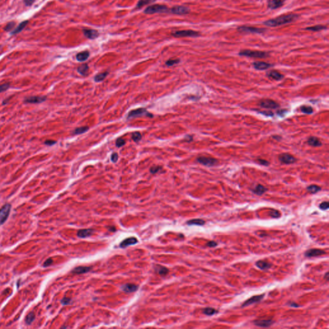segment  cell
Listing matches in <instances>:
<instances>
[{
	"instance_id": "17",
	"label": "cell",
	"mask_w": 329,
	"mask_h": 329,
	"mask_svg": "<svg viewBox=\"0 0 329 329\" xmlns=\"http://www.w3.org/2000/svg\"><path fill=\"white\" fill-rule=\"evenodd\" d=\"M136 243H138V239L136 238L129 237L126 238V239H125L124 240H123L120 244V247H122V248H125V247H127L129 246L136 244Z\"/></svg>"
},
{
	"instance_id": "8",
	"label": "cell",
	"mask_w": 329,
	"mask_h": 329,
	"mask_svg": "<svg viewBox=\"0 0 329 329\" xmlns=\"http://www.w3.org/2000/svg\"><path fill=\"white\" fill-rule=\"evenodd\" d=\"M143 115L147 116L153 117V115L149 113V112H148L144 108H139L130 111L129 112L127 117L128 119H131V118L142 116H143Z\"/></svg>"
},
{
	"instance_id": "48",
	"label": "cell",
	"mask_w": 329,
	"mask_h": 329,
	"mask_svg": "<svg viewBox=\"0 0 329 329\" xmlns=\"http://www.w3.org/2000/svg\"><path fill=\"white\" fill-rule=\"evenodd\" d=\"M72 300L71 299L67 298H64L61 300V303L63 305H69L71 303Z\"/></svg>"
},
{
	"instance_id": "5",
	"label": "cell",
	"mask_w": 329,
	"mask_h": 329,
	"mask_svg": "<svg viewBox=\"0 0 329 329\" xmlns=\"http://www.w3.org/2000/svg\"><path fill=\"white\" fill-rule=\"evenodd\" d=\"M11 209V205L6 204L0 209V226L3 224L9 216Z\"/></svg>"
},
{
	"instance_id": "40",
	"label": "cell",
	"mask_w": 329,
	"mask_h": 329,
	"mask_svg": "<svg viewBox=\"0 0 329 329\" xmlns=\"http://www.w3.org/2000/svg\"><path fill=\"white\" fill-rule=\"evenodd\" d=\"M132 139H133L135 142H139L140 140L142 139V135L139 132H135L132 134Z\"/></svg>"
},
{
	"instance_id": "4",
	"label": "cell",
	"mask_w": 329,
	"mask_h": 329,
	"mask_svg": "<svg viewBox=\"0 0 329 329\" xmlns=\"http://www.w3.org/2000/svg\"><path fill=\"white\" fill-rule=\"evenodd\" d=\"M172 35L175 37H196L200 35V33L192 30H185L176 31L172 33Z\"/></svg>"
},
{
	"instance_id": "12",
	"label": "cell",
	"mask_w": 329,
	"mask_h": 329,
	"mask_svg": "<svg viewBox=\"0 0 329 329\" xmlns=\"http://www.w3.org/2000/svg\"><path fill=\"white\" fill-rule=\"evenodd\" d=\"M264 296H265V294H263L257 295V296H254L251 298H250L249 300H246V302L243 303L242 305V307H246V306H249L250 305L253 304V303L260 302V301L263 299V298L264 297Z\"/></svg>"
},
{
	"instance_id": "57",
	"label": "cell",
	"mask_w": 329,
	"mask_h": 329,
	"mask_svg": "<svg viewBox=\"0 0 329 329\" xmlns=\"http://www.w3.org/2000/svg\"><path fill=\"white\" fill-rule=\"evenodd\" d=\"M286 112H287V110H285H285H280L277 112V113L279 114L280 116H283V115H284Z\"/></svg>"
},
{
	"instance_id": "30",
	"label": "cell",
	"mask_w": 329,
	"mask_h": 329,
	"mask_svg": "<svg viewBox=\"0 0 329 329\" xmlns=\"http://www.w3.org/2000/svg\"><path fill=\"white\" fill-rule=\"evenodd\" d=\"M205 224V221L201 219H192L187 222L188 225H198V226H203Z\"/></svg>"
},
{
	"instance_id": "23",
	"label": "cell",
	"mask_w": 329,
	"mask_h": 329,
	"mask_svg": "<svg viewBox=\"0 0 329 329\" xmlns=\"http://www.w3.org/2000/svg\"><path fill=\"white\" fill-rule=\"evenodd\" d=\"M121 289H122L124 292H127V293H130V292H133L134 291H136L138 289V286L135 284H133V283H127V284L122 285Z\"/></svg>"
},
{
	"instance_id": "36",
	"label": "cell",
	"mask_w": 329,
	"mask_h": 329,
	"mask_svg": "<svg viewBox=\"0 0 329 329\" xmlns=\"http://www.w3.org/2000/svg\"><path fill=\"white\" fill-rule=\"evenodd\" d=\"M217 313V311H216L215 309H214L213 308H211V307H206L203 310V313L204 314L207 315V316H213V315H214L215 313Z\"/></svg>"
},
{
	"instance_id": "45",
	"label": "cell",
	"mask_w": 329,
	"mask_h": 329,
	"mask_svg": "<svg viewBox=\"0 0 329 329\" xmlns=\"http://www.w3.org/2000/svg\"><path fill=\"white\" fill-rule=\"evenodd\" d=\"M10 88V85L8 83L3 84L2 85H0V93H2L3 91H7V90Z\"/></svg>"
},
{
	"instance_id": "26",
	"label": "cell",
	"mask_w": 329,
	"mask_h": 329,
	"mask_svg": "<svg viewBox=\"0 0 329 329\" xmlns=\"http://www.w3.org/2000/svg\"><path fill=\"white\" fill-rule=\"evenodd\" d=\"M89 52L88 51H83L82 52L78 53L76 56L77 60L79 62H84L86 61L89 58Z\"/></svg>"
},
{
	"instance_id": "39",
	"label": "cell",
	"mask_w": 329,
	"mask_h": 329,
	"mask_svg": "<svg viewBox=\"0 0 329 329\" xmlns=\"http://www.w3.org/2000/svg\"><path fill=\"white\" fill-rule=\"evenodd\" d=\"M89 129L88 127H78L77 129H76L74 131V134H83L84 133H86V132L88 131Z\"/></svg>"
},
{
	"instance_id": "43",
	"label": "cell",
	"mask_w": 329,
	"mask_h": 329,
	"mask_svg": "<svg viewBox=\"0 0 329 329\" xmlns=\"http://www.w3.org/2000/svg\"><path fill=\"white\" fill-rule=\"evenodd\" d=\"M269 213H270V215H271V217H273V218L280 217V212H278V211H277V210H271V212H269Z\"/></svg>"
},
{
	"instance_id": "52",
	"label": "cell",
	"mask_w": 329,
	"mask_h": 329,
	"mask_svg": "<svg viewBox=\"0 0 329 329\" xmlns=\"http://www.w3.org/2000/svg\"><path fill=\"white\" fill-rule=\"evenodd\" d=\"M207 246L210 247H214L216 246H217V243L215 242L214 241H210L208 242L207 243Z\"/></svg>"
},
{
	"instance_id": "54",
	"label": "cell",
	"mask_w": 329,
	"mask_h": 329,
	"mask_svg": "<svg viewBox=\"0 0 329 329\" xmlns=\"http://www.w3.org/2000/svg\"><path fill=\"white\" fill-rule=\"evenodd\" d=\"M45 144L47 145H49V146H51L54 145L55 143H56L55 141H53V140H46V142H45Z\"/></svg>"
},
{
	"instance_id": "38",
	"label": "cell",
	"mask_w": 329,
	"mask_h": 329,
	"mask_svg": "<svg viewBox=\"0 0 329 329\" xmlns=\"http://www.w3.org/2000/svg\"><path fill=\"white\" fill-rule=\"evenodd\" d=\"M34 319H35V314L33 313H30L27 316L25 322H26V323L27 325H30L31 323L34 321Z\"/></svg>"
},
{
	"instance_id": "56",
	"label": "cell",
	"mask_w": 329,
	"mask_h": 329,
	"mask_svg": "<svg viewBox=\"0 0 329 329\" xmlns=\"http://www.w3.org/2000/svg\"><path fill=\"white\" fill-rule=\"evenodd\" d=\"M288 304H289V305H290L291 307H299V305L296 304V303H294V302H289Z\"/></svg>"
},
{
	"instance_id": "28",
	"label": "cell",
	"mask_w": 329,
	"mask_h": 329,
	"mask_svg": "<svg viewBox=\"0 0 329 329\" xmlns=\"http://www.w3.org/2000/svg\"><path fill=\"white\" fill-rule=\"evenodd\" d=\"M28 23H29V21H24L21 22V23L19 24L14 30V31H12L11 33H12V34H17V33L21 32V31L25 29V27L27 26V25Z\"/></svg>"
},
{
	"instance_id": "14",
	"label": "cell",
	"mask_w": 329,
	"mask_h": 329,
	"mask_svg": "<svg viewBox=\"0 0 329 329\" xmlns=\"http://www.w3.org/2000/svg\"><path fill=\"white\" fill-rule=\"evenodd\" d=\"M253 66L254 68L257 70H266L270 68L273 65L271 64L265 63V62L257 61L253 63Z\"/></svg>"
},
{
	"instance_id": "60",
	"label": "cell",
	"mask_w": 329,
	"mask_h": 329,
	"mask_svg": "<svg viewBox=\"0 0 329 329\" xmlns=\"http://www.w3.org/2000/svg\"><path fill=\"white\" fill-rule=\"evenodd\" d=\"M324 278H325V279H327V280H328V272H327V273H326V275H325V277Z\"/></svg>"
},
{
	"instance_id": "21",
	"label": "cell",
	"mask_w": 329,
	"mask_h": 329,
	"mask_svg": "<svg viewBox=\"0 0 329 329\" xmlns=\"http://www.w3.org/2000/svg\"><path fill=\"white\" fill-rule=\"evenodd\" d=\"M267 75L269 78H271L275 80H280L283 78V75L281 74L280 72L276 71V70H271V71L269 72L267 74Z\"/></svg>"
},
{
	"instance_id": "55",
	"label": "cell",
	"mask_w": 329,
	"mask_h": 329,
	"mask_svg": "<svg viewBox=\"0 0 329 329\" xmlns=\"http://www.w3.org/2000/svg\"><path fill=\"white\" fill-rule=\"evenodd\" d=\"M185 141L187 142H190L193 140V137L192 136H187L185 137Z\"/></svg>"
},
{
	"instance_id": "46",
	"label": "cell",
	"mask_w": 329,
	"mask_h": 329,
	"mask_svg": "<svg viewBox=\"0 0 329 329\" xmlns=\"http://www.w3.org/2000/svg\"><path fill=\"white\" fill-rule=\"evenodd\" d=\"M125 144V142L124 140L122 139V138L117 139L116 142V145L118 147H122V146L124 145Z\"/></svg>"
},
{
	"instance_id": "2",
	"label": "cell",
	"mask_w": 329,
	"mask_h": 329,
	"mask_svg": "<svg viewBox=\"0 0 329 329\" xmlns=\"http://www.w3.org/2000/svg\"><path fill=\"white\" fill-rule=\"evenodd\" d=\"M239 55L245 56L247 57L253 58H266L269 56L268 52H262V51H256V50H243L239 52Z\"/></svg>"
},
{
	"instance_id": "31",
	"label": "cell",
	"mask_w": 329,
	"mask_h": 329,
	"mask_svg": "<svg viewBox=\"0 0 329 329\" xmlns=\"http://www.w3.org/2000/svg\"><path fill=\"white\" fill-rule=\"evenodd\" d=\"M108 75V72L98 74V75H97L95 77V78H94L95 81L97 82H101V81H103L104 80V78L107 77V75Z\"/></svg>"
},
{
	"instance_id": "49",
	"label": "cell",
	"mask_w": 329,
	"mask_h": 329,
	"mask_svg": "<svg viewBox=\"0 0 329 329\" xmlns=\"http://www.w3.org/2000/svg\"><path fill=\"white\" fill-rule=\"evenodd\" d=\"M258 162L259 163L260 165H262L264 166H268L269 165V163L268 161L263 159H258Z\"/></svg>"
},
{
	"instance_id": "41",
	"label": "cell",
	"mask_w": 329,
	"mask_h": 329,
	"mask_svg": "<svg viewBox=\"0 0 329 329\" xmlns=\"http://www.w3.org/2000/svg\"><path fill=\"white\" fill-rule=\"evenodd\" d=\"M16 26V22L14 21H11L10 22H8V23L6 25V27L5 28V30L7 31V32H8V31H10L12 29H13V28Z\"/></svg>"
},
{
	"instance_id": "3",
	"label": "cell",
	"mask_w": 329,
	"mask_h": 329,
	"mask_svg": "<svg viewBox=\"0 0 329 329\" xmlns=\"http://www.w3.org/2000/svg\"><path fill=\"white\" fill-rule=\"evenodd\" d=\"M168 11V8L163 5H153L145 8L144 12L147 14H153L156 13H166Z\"/></svg>"
},
{
	"instance_id": "44",
	"label": "cell",
	"mask_w": 329,
	"mask_h": 329,
	"mask_svg": "<svg viewBox=\"0 0 329 329\" xmlns=\"http://www.w3.org/2000/svg\"><path fill=\"white\" fill-rule=\"evenodd\" d=\"M328 207H329V204H328V202H327V201L323 202L319 204V208L323 210H328Z\"/></svg>"
},
{
	"instance_id": "15",
	"label": "cell",
	"mask_w": 329,
	"mask_h": 329,
	"mask_svg": "<svg viewBox=\"0 0 329 329\" xmlns=\"http://www.w3.org/2000/svg\"><path fill=\"white\" fill-rule=\"evenodd\" d=\"M325 253V251H323V250H322V249H311L309 250H307V251L305 252V257L310 258V257H318V256L322 255Z\"/></svg>"
},
{
	"instance_id": "25",
	"label": "cell",
	"mask_w": 329,
	"mask_h": 329,
	"mask_svg": "<svg viewBox=\"0 0 329 329\" xmlns=\"http://www.w3.org/2000/svg\"><path fill=\"white\" fill-rule=\"evenodd\" d=\"M252 191L253 192L255 193V194H257L258 195H262L264 193L268 191V188H266L265 187H264L262 185H258L253 190H252Z\"/></svg>"
},
{
	"instance_id": "19",
	"label": "cell",
	"mask_w": 329,
	"mask_h": 329,
	"mask_svg": "<svg viewBox=\"0 0 329 329\" xmlns=\"http://www.w3.org/2000/svg\"><path fill=\"white\" fill-rule=\"evenodd\" d=\"M46 99V97H32L26 98V99H25V102L38 104L44 102Z\"/></svg>"
},
{
	"instance_id": "10",
	"label": "cell",
	"mask_w": 329,
	"mask_h": 329,
	"mask_svg": "<svg viewBox=\"0 0 329 329\" xmlns=\"http://www.w3.org/2000/svg\"><path fill=\"white\" fill-rule=\"evenodd\" d=\"M278 158L281 163L284 164H292L296 161V159L288 153L281 154Z\"/></svg>"
},
{
	"instance_id": "9",
	"label": "cell",
	"mask_w": 329,
	"mask_h": 329,
	"mask_svg": "<svg viewBox=\"0 0 329 329\" xmlns=\"http://www.w3.org/2000/svg\"><path fill=\"white\" fill-rule=\"evenodd\" d=\"M259 105L260 107L266 109H275L279 108V104L275 101L270 99H264L260 102Z\"/></svg>"
},
{
	"instance_id": "27",
	"label": "cell",
	"mask_w": 329,
	"mask_h": 329,
	"mask_svg": "<svg viewBox=\"0 0 329 329\" xmlns=\"http://www.w3.org/2000/svg\"><path fill=\"white\" fill-rule=\"evenodd\" d=\"M256 266H257L258 268L260 269L266 270V269H268L271 268V264L269 262H265V261L259 260V261H258V262H256Z\"/></svg>"
},
{
	"instance_id": "16",
	"label": "cell",
	"mask_w": 329,
	"mask_h": 329,
	"mask_svg": "<svg viewBox=\"0 0 329 329\" xmlns=\"http://www.w3.org/2000/svg\"><path fill=\"white\" fill-rule=\"evenodd\" d=\"M283 3H284L283 0H269L268 6L270 9L275 10L282 7Z\"/></svg>"
},
{
	"instance_id": "20",
	"label": "cell",
	"mask_w": 329,
	"mask_h": 329,
	"mask_svg": "<svg viewBox=\"0 0 329 329\" xmlns=\"http://www.w3.org/2000/svg\"><path fill=\"white\" fill-rule=\"evenodd\" d=\"M94 232V230L92 229H83L80 230L77 233V236L80 238H86L90 237Z\"/></svg>"
},
{
	"instance_id": "58",
	"label": "cell",
	"mask_w": 329,
	"mask_h": 329,
	"mask_svg": "<svg viewBox=\"0 0 329 329\" xmlns=\"http://www.w3.org/2000/svg\"><path fill=\"white\" fill-rule=\"evenodd\" d=\"M272 138L276 140H278V141H280V140H282V137H281L280 136H272Z\"/></svg>"
},
{
	"instance_id": "29",
	"label": "cell",
	"mask_w": 329,
	"mask_h": 329,
	"mask_svg": "<svg viewBox=\"0 0 329 329\" xmlns=\"http://www.w3.org/2000/svg\"><path fill=\"white\" fill-rule=\"evenodd\" d=\"M89 70V67L87 64H83L80 66H78L77 71L80 75H86L88 74V72Z\"/></svg>"
},
{
	"instance_id": "18",
	"label": "cell",
	"mask_w": 329,
	"mask_h": 329,
	"mask_svg": "<svg viewBox=\"0 0 329 329\" xmlns=\"http://www.w3.org/2000/svg\"><path fill=\"white\" fill-rule=\"evenodd\" d=\"M254 324L256 326L260 327H269L272 325L273 321L271 319H262V320H255L253 322Z\"/></svg>"
},
{
	"instance_id": "42",
	"label": "cell",
	"mask_w": 329,
	"mask_h": 329,
	"mask_svg": "<svg viewBox=\"0 0 329 329\" xmlns=\"http://www.w3.org/2000/svg\"><path fill=\"white\" fill-rule=\"evenodd\" d=\"M179 62V59H170L166 62V65H167L168 66H172L175 65L176 64H178Z\"/></svg>"
},
{
	"instance_id": "37",
	"label": "cell",
	"mask_w": 329,
	"mask_h": 329,
	"mask_svg": "<svg viewBox=\"0 0 329 329\" xmlns=\"http://www.w3.org/2000/svg\"><path fill=\"white\" fill-rule=\"evenodd\" d=\"M154 0H139L138 3H137L136 5V8H140L143 7V6H145V5H147L148 4L151 3V2H153Z\"/></svg>"
},
{
	"instance_id": "59",
	"label": "cell",
	"mask_w": 329,
	"mask_h": 329,
	"mask_svg": "<svg viewBox=\"0 0 329 329\" xmlns=\"http://www.w3.org/2000/svg\"><path fill=\"white\" fill-rule=\"evenodd\" d=\"M262 113L266 115V116H272V115H273V113H272V112H270V111H269V112H262Z\"/></svg>"
},
{
	"instance_id": "33",
	"label": "cell",
	"mask_w": 329,
	"mask_h": 329,
	"mask_svg": "<svg viewBox=\"0 0 329 329\" xmlns=\"http://www.w3.org/2000/svg\"><path fill=\"white\" fill-rule=\"evenodd\" d=\"M324 29H327V27L323 26V25H316V26L314 27L306 28V30L313 31V32H318V31H321Z\"/></svg>"
},
{
	"instance_id": "11",
	"label": "cell",
	"mask_w": 329,
	"mask_h": 329,
	"mask_svg": "<svg viewBox=\"0 0 329 329\" xmlns=\"http://www.w3.org/2000/svg\"><path fill=\"white\" fill-rule=\"evenodd\" d=\"M170 12L176 15H186L189 14L190 9L184 6H176L171 8Z\"/></svg>"
},
{
	"instance_id": "6",
	"label": "cell",
	"mask_w": 329,
	"mask_h": 329,
	"mask_svg": "<svg viewBox=\"0 0 329 329\" xmlns=\"http://www.w3.org/2000/svg\"><path fill=\"white\" fill-rule=\"evenodd\" d=\"M237 30L240 32L251 33H263L266 32V29L262 28H256L253 27L240 26L238 27Z\"/></svg>"
},
{
	"instance_id": "13",
	"label": "cell",
	"mask_w": 329,
	"mask_h": 329,
	"mask_svg": "<svg viewBox=\"0 0 329 329\" xmlns=\"http://www.w3.org/2000/svg\"><path fill=\"white\" fill-rule=\"evenodd\" d=\"M83 33L85 37L89 39H95L97 38L99 35V33L98 31L93 29H85L83 30Z\"/></svg>"
},
{
	"instance_id": "24",
	"label": "cell",
	"mask_w": 329,
	"mask_h": 329,
	"mask_svg": "<svg viewBox=\"0 0 329 329\" xmlns=\"http://www.w3.org/2000/svg\"><path fill=\"white\" fill-rule=\"evenodd\" d=\"M91 268L90 267H86V266H79L75 268L74 269H73L72 272L75 274H83L86 273V272H89Z\"/></svg>"
},
{
	"instance_id": "51",
	"label": "cell",
	"mask_w": 329,
	"mask_h": 329,
	"mask_svg": "<svg viewBox=\"0 0 329 329\" xmlns=\"http://www.w3.org/2000/svg\"><path fill=\"white\" fill-rule=\"evenodd\" d=\"M53 263V260L52 258H48V259L45 261V262L43 264L44 267H48Z\"/></svg>"
},
{
	"instance_id": "50",
	"label": "cell",
	"mask_w": 329,
	"mask_h": 329,
	"mask_svg": "<svg viewBox=\"0 0 329 329\" xmlns=\"http://www.w3.org/2000/svg\"><path fill=\"white\" fill-rule=\"evenodd\" d=\"M111 159L112 162H116L119 159V155L117 153H113L111 156Z\"/></svg>"
},
{
	"instance_id": "35",
	"label": "cell",
	"mask_w": 329,
	"mask_h": 329,
	"mask_svg": "<svg viewBox=\"0 0 329 329\" xmlns=\"http://www.w3.org/2000/svg\"><path fill=\"white\" fill-rule=\"evenodd\" d=\"M301 111H302V112L305 114H311L313 112V109L312 107L311 106H303L301 107Z\"/></svg>"
},
{
	"instance_id": "7",
	"label": "cell",
	"mask_w": 329,
	"mask_h": 329,
	"mask_svg": "<svg viewBox=\"0 0 329 329\" xmlns=\"http://www.w3.org/2000/svg\"><path fill=\"white\" fill-rule=\"evenodd\" d=\"M199 163L203 165L206 167H213L217 163V159H216L212 157H205V156H199L197 159Z\"/></svg>"
},
{
	"instance_id": "53",
	"label": "cell",
	"mask_w": 329,
	"mask_h": 329,
	"mask_svg": "<svg viewBox=\"0 0 329 329\" xmlns=\"http://www.w3.org/2000/svg\"><path fill=\"white\" fill-rule=\"evenodd\" d=\"M34 1L35 0H24V3L27 6H30L34 3Z\"/></svg>"
},
{
	"instance_id": "34",
	"label": "cell",
	"mask_w": 329,
	"mask_h": 329,
	"mask_svg": "<svg viewBox=\"0 0 329 329\" xmlns=\"http://www.w3.org/2000/svg\"><path fill=\"white\" fill-rule=\"evenodd\" d=\"M157 267H158V268H156V270L157 271V273H158L159 275H161V276H165L166 275L168 274V269L167 268L163 266H157Z\"/></svg>"
},
{
	"instance_id": "32",
	"label": "cell",
	"mask_w": 329,
	"mask_h": 329,
	"mask_svg": "<svg viewBox=\"0 0 329 329\" xmlns=\"http://www.w3.org/2000/svg\"><path fill=\"white\" fill-rule=\"evenodd\" d=\"M307 189L309 192L311 193H316L317 192H318L319 191L321 190L322 188L320 187L317 186V185H310V186H309L307 188Z\"/></svg>"
},
{
	"instance_id": "1",
	"label": "cell",
	"mask_w": 329,
	"mask_h": 329,
	"mask_svg": "<svg viewBox=\"0 0 329 329\" xmlns=\"http://www.w3.org/2000/svg\"><path fill=\"white\" fill-rule=\"evenodd\" d=\"M298 18V15L294 14H289L280 16L274 19H269V20L264 22V24L268 27H275L290 23V22L296 21Z\"/></svg>"
},
{
	"instance_id": "22",
	"label": "cell",
	"mask_w": 329,
	"mask_h": 329,
	"mask_svg": "<svg viewBox=\"0 0 329 329\" xmlns=\"http://www.w3.org/2000/svg\"><path fill=\"white\" fill-rule=\"evenodd\" d=\"M307 143L312 146V147H320L322 146V143L320 141L319 138H317L316 136H311L307 140Z\"/></svg>"
},
{
	"instance_id": "47",
	"label": "cell",
	"mask_w": 329,
	"mask_h": 329,
	"mask_svg": "<svg viewBox=\"0 0 329 329\" xmlns=\"http://www.w3.org/2000/svg\"><path fill=\"white\" fill-rule=\"evenodd\" d=\"M161 169V167H159V166H155V167H153L150 168V172L152 174H156Z\"/></svg>"
}]
</instances>
